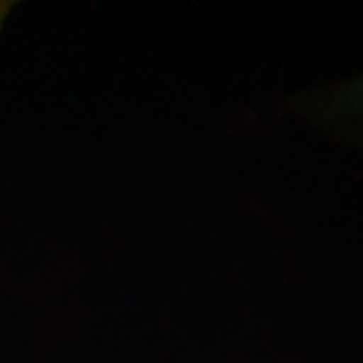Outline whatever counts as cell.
I'll list each match as a JSON object with an SVG mask.
<instances>
[{
  "label": "cell",
  "instance_id": "obj_1",
  "mask_svg": "<svg viewBox=\"0 0 363 363\" xmlns=\"http://www.w3.org/2000/svg\"><path fill=\"white\" fill-rule=\"evenodd\" d=\"M309 116L331 130L363 143V75L301 99Z\"/></svg>",
  "mask_w": 363,
  "mask_h": 363
}]
</instances>
